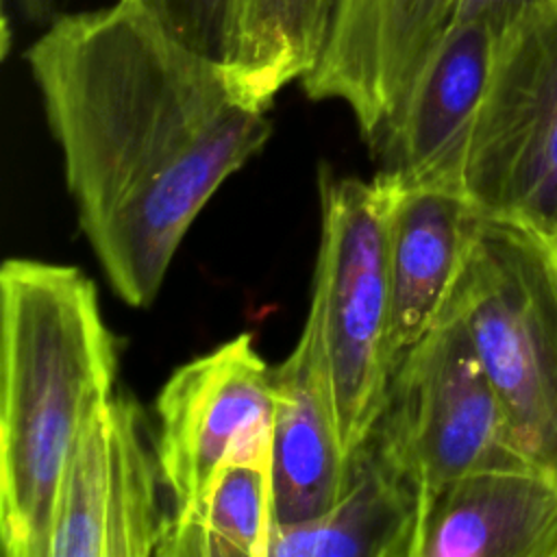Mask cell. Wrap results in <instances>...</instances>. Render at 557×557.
I'll use <instances>...</instances> for the list:
<instances>
[{"label": "cell", "mask_w": 557, "mask_h": 557, "mask_svg": "<svg viewBox=\"0 0 557 557\" xmlns=\"http://www.w3.org/2000/svg\"><path fill=\"white\" fill-rule=\"evenodd\" d=\"M385 194V250L389 285L387 366L437 322L468 257L481 213L463 191L405 185L374 176Z\"/></svg>", "instance_id": "8fae6325"}, {"label": "cell", "mask_w": 557, "mask_h": 557, "mask_svg": "<svg viewBox=\"0 0 557 557\" xmlns=\"http://www.w3.org/2000/svg\"><path fill=\"white\" fill-rule=\"evenodd\" d=\"M320 248L311 326L346 455L374 429L389 385L385 194L376 178L320 170Z\"/></svg>", "instance_id": "277c9868"}, {"label": "cell", "mask_w": 557, "mask_h": 557, "mask_svg": "<svg viewBox=\"0 0 557 557\" xmlns=\"http://www.w3.org/2000/svg\"><path fill=\"white\" fill-rule=\"evenodd\" d=\"M15 4L26 20H35V22L48 20L54 9V0H15Z\"/></svg>", "instance_id": "d6986e66"}, {"label": "cell", "mask_w": 557, "mask_h": 557, "mask_svg": "<svg viewBox=\"0 0 557 557\" xmlns=\"http://www.w3.org/2000/svg\"><path fill=\"white\" fill-rule=\"evenodd\" d=\"M272 466L231 461L170 516L159 557H268Z\"/></svg>", "instance_id": "9a60e30c"}, {"label": "cell", "mask_w": 557, "mask_h": 557, "mask_svg": "<svg viewBox=\"0 0 557 557\" xmlns=\"http://www.w3.org/2000/svg\"><path fill=\"white\" fill-rule=\"evenodd\" d=\"M163 492L144 409L113 392L83 429L63 474L48 557L154 555L172 516Z\"/></svg>", "instance_id": "52a82bcc"}, {"label": "cell", "mask_w": 557, "mask_h": 557, "mask_svg": "<svg viewBox=\"0 0 557 557\" xmlns=\"http://www.w3.org/2000/svg\"><path fill=\"white\" fill-rule=\"evenodd\" d=\"M531 0H450L453 20L487 17L500 28Z\"/></svg>", "instance_id": "ac0fdd59"}, {"label": "cell", "mask_w": 557, "mask_h": 557, "mask_svg": "<svg viewBox=\"0 0 557 557\" xmlns=\"http://www.w3.org/2000/svg\"><path fill=\"white\" fill-rule=\"evenodd\" d=\"M461 189L483 218L557 235V0L500 28Z\"/></svg>", "instance_id": "5b68a950"}, {"label": "cell", "mask_w": 557, "mask_h": 557, "mask_svg": "<svg viewBox=\"0 0 557 557\" xmlns=\"http://www.w3.org/2000/svg\"><path fill=\"white\" fill-rule=\"evenodd\" d=\"M337 0H239L237 37L224 65L233 87L270 109L274 96L318 63Z\"/></svg>", "instance_id": "2e32d148"}, {"label": "cell", "mask_w": 557, "mask_h": 557, "mask_svg": "<svg viewBox=\"0 0 557 557\" xmlns=\"http://www.w3.org/2000/svg\"><path fill=\"white\" fill-rule=\"evenodd\" d=\"M198 54L226 65L235 50L239 0H128Z\"/></svg>", "instance_id": "e0dca14e"}, {"label": "cell", "mask_w": 557, "mask_h": 557, "mask_svg": "<svg viewBox=\"0 0 557 557\" xmlns=\"http://www.w3.org/2000/svg\"><path fill=\"white\" fill-rule=\"evenodd\" d=\"M413 557H557V476L490 468L431 496Z\"/></svg>", "instance_id": "7c38bea8"}, {"label": "cell", "mask_w": 557, "mask_h": 557, "mask_svg": "<svg viewBox=\"0 0 557 557\" xmlns=\"http://www.w3.org/2000/svg\"><path fill=\"white\" fill-rule=\"evenodd\" d=\"M274 368L242 333L181 366L157 396V453L172 511L231 461L272 466Z\"/></svg>", "instance_id": "ba28073f"}, {"label": "cell", "mask_w": 557, "mask_h": 557, "mask_svg": "<svg viewBox=\"0 0 557 557\" xmlns=\"http://www.w3.org/2000/svg\"><path fill=\"white\" fill-rule=\"evenodd\" d=\"M24 59L78 224L115 296L148 307L196 215L268 144L265 109L128 0L57 15Z\"/></svg>", "instance_id": "6da1fadb"}, {"label": "cell", "mask_w": 557, "mask_h": 557, "mask_svg": "<svg viewBox=\"0 0 557 557\" xmlns=\"http://www.w3.org/2000/svg\"><path fill=\"white\" fill-rule=\"evenodd\" d=\"M444 307L463 320L518 448L557 476V235L481 215Z\"/></svg>", "instance_id": "3957f363"}, {"label": "cell", "mask_w": 557, "mask_h": 557, "mask_svg": "<svg viewBox=\"0 0 557 557\" xmlns=\"http://www.w3.org/2000/svg\"><path fill=\"white\" fill-rule=\"evenodd\" d=\"M117 339L78 268L7 259L0 270V540L48 557L57 498L83 429L113 396Z\"/></svg>", "instance_id": "7a4b0ae2"}, {"label": "cell", "mask_w": 557, "mask_h": 557, "mask_svg": "<svg viewBox=\"0 0 557 557\" xmlns=\"http://www.w3.org/2000/svg\"><path fill=\"white\" fill-rule=\"evenodd\" d=\"M372 435L424 503L466 474L531 466L463 320L448 307L392 372Z\"/></svg>", "instance_id": "8992f818"}, {"label": "cell", "mask_w": 557, "mask_h": 557, "mask_svg": "<svg viewBox=\"0 0 557 557\" xmlns=\"http://www.w3.org/2000/svg\"><path fill=\"white\" fill-rule=\"evenodd\" d=\"M272 372V518L274 524H300L337 503L350 455L342 446L320 348L309 324Z\"/></svg>", "instance_id": "4fadbf2b"}, {"label": "cell", "mask_w": 557, "mask_h": 557, "mask_svg": "<svg viewBox=\"0 0 557 557\" xmlns=\"http://www.w3.org/2000/svg\"><path fill=\"white\" fill-rule=\"evenodd\" d=\"M426 503L370 433L348 459L337 503L300 524H272L268 557H413Z\"/></svg>", "instance_id": "5bb4252c"}, {"label": "cell", "mask_w": 557, "mask_h": 557, "mask_svg": "<svg viewBox=\"0 0 557 557\" xmlns=\"http://www.w3.org/2000/svg\"><path fill=\"white\" fill-rule=\"evenodd\" d=\"M500 26L453 20L407 100L370 141L381 176L405 185L461 189L466 148L481 107Z\"/></svg>", "instance_id": "30bf717a"}, {"label": "cell", "mask_w": 557, "mask_h": 557, "mask_svg": "<svg viewBox=\"0 0 557 557\" xmlns=\"http://www.w3.org/2000/svg\"><path fill=\"white\" fill-rule=\"evenodd\" d=\"M450 22V0H337L302 89L311 100L348 104L370 144L407 100Z\"/></svg>", "instance_id": "9c48e42d"}]
</instances>
